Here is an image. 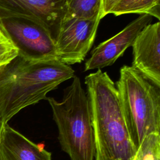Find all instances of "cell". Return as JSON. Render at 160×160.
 <instances>
[{"mask_svg": "<svg viewBox=\"0 0 160 160\" xmlns=\"http://www.w3.org/2000/svg\"><path fill=\"white\" fill-rule=\"evenodd\" d=\"M74 76L57 59L31 61L19 56L0 69V119L4 124L22 109L46 99L47 94Z\"/></svg>", "mask_w": 160, "mask_h": 160, "instance_id": "obj_2", "label": "cell"}, {"mask_svg": "<svg viewBox=\"0 0 160 160\" xmlns=\"http://www.w3.org/2000/svg\"><path fill=\"white\" fill-rule=\"evenodd\" d=\"M101 19H64L54 40L56 58L68 66L81 62L91 48Z\"/></svg>", "mask_w": 160, "mask_h": 160, "instance_id": "obj_6", "label": "cell"}, {"mask_svg": "<svg viewBox=\"0 0 160 160\" xmlns=\"http://www.w3.org/2000/svg\"><path fill=\"white\" fill-rule=\"evenodd\" d=\"M121 0H102V18L106 15L109 14L111 10Z\"/></svg>", "mask_w": 160, "mask_h": 160, "instance_id": "obj_15", "label": "cell"}, {"mask_svg": "<svg viewBox=\"0 0 160 160\" xmlns=\"http://www.w3.org/2000/svg\"><path fill=\"white\" fill-rule=\"evenodd\" d=\"M0 160H1V157H0Z\"/></svg>", "mask_w": 160, "mask_h": 160, "instance_id": "obj_17", "label": "cell"}, {"mask_svg": "<svg viewBox=\"0 0 160 160\" xmlns=\"http://www.w3.org/2000/svg\"><path fill=\"white\" fill-rule=\"evenodd\" d=\"M132 47V67L160 88V22L146 26Z\"/></svg>", "mask_w": 160, "mask_h": 160, "instance_id": "obj_9", "label": "cell"}, {"mask_svg": "<svg viewBox=\"0 0 160 160\" xmlns=\"http://www.w3.org/2000/svg\"><path fill=\"white\" fill-rule=\"evenodd\" d=\"M52 109L62 150L70 160H94L95 144L89 104L77 76L65 90L61 101L46 99Z\"/></svg>", "mask_w": 160, "mask_h": 160, "instance_id": "obj_3", "label": "cell"}, {"mask_svg": "<svg viewBox=\"0 0 160 160\" xmlns=\"http://www.w3.org/2000/svg\"><path fill=\"white\" fill-rule=\"evenodd\" d=\"M0 27L18 48V56L31 61L57 59L54 40L39 21L21 15H2Z\"/></svg>", "mask_w": 160, "mask_h": 160, "instance_id": "obj_5", "label": "cell"}, {"mask_svg": "<svg viewBox=\"0 0 160 160\" xmlns=\"http://www.w3.org/2000/svg\"><path fill=\"white\" fill-rule=\"evenodd\" d=\"M1 160H52L51 152L4 124L0 137Z\"/></svg>", "mask_w": 160, "mask_h": 160, "instance_id": "obj_10", "label": "cell"}, {"mask_svg": "<svg viewBox=\"0 0 160 160\" xmlns=\"http://www.w3.org/2000/svg\"><path fill=\"white\" fill-rule=\"evenodd\" d=\"M4 123L2 122V121L0 119V137H1V132H2V127L4 126Z\"/></svg>", "mask_w": 160, "mask_h": 160, "instance_id": "obj_16", "label": "cell"}, {"mask_svg": "<svg viewBox=\"0 0 160 160\" xmlns=\"http://www.w3.org/2000/svg\"><path fill=\"white\" fill-rule=\"evenodd\" d=\"M132 160H160V134L147 135L137 148Z\"/></svg>", "mask_w": 160, "mask_h": 160, "instance_id": "obj_13", "label": "cell"}, {"mask_svg": "<svg viewBox=\"0 0 160 160\" xmlns=\"http://www.w3.org/2000/svg\"><path fill=\"white\" fill-rule=\"evenodd\" d=\"M116 86L131 139L137 149L147 135L160 134V88L126 65L121 68Z\"/></svg>", "mask_w": 160, "mask_h": 160, "instance_id": "obj_4", "label": "cell"}, {"mask_svg": "<svg viewBox=\"0 0 160 160\" xmlns=\"http://www.w3.org/2000/svg\"><path fill=\"white\" fill-rule=\"evenodd\" d=\"M93 129L94 160H132L136 148L127 126L119 92L106 72L86 76Z\"/></svg>", "mask_w": 160, "mask_h": 160, "instance_id": "obj_1", "label": "cell"}, {"mask_svg": "<svg viewBox=\"0 0 160 160\" xmlns=\"http://www.w3.org/2000/svg\"><path fill=\"white\" fill-rule=\"evenodd\" d=\"M66 13V0H0V16L21 15L39 21L55 40Z\"/></svg>", "mask_w": 160, "mask_h": 160, "instance_id": "obj_7", "label": "cell"}, {"mask_svg": "<svg viewBox=\"0 0 160 160\" xmlns=\"http://www.w3.org/2000/svg\"><path fill=\"white\" fill-rule=\"evenodd\" d=\"M19 54L16 46L0 27V69Z\"/></svg>", "mask_w": 160, "mask_h": 160, "instance_id": "obj_14", "label": "cell"}, {"mask_svg": "<svg viewBox=\"0 0 160 160\" xmlns=\"http://www.w3.org/2000/svg\"><path fill=\"white\" fill-rule=\"evenodd\" d=\"M151 21V16L141 14L117 34L99 44L92 51L91 58L85 63L84 70L100 69L112 65L132 46L138 34Z\"/></svg>", "mask_w": 160, "mask_h": 160, "instance_id": "obj_8", "label": "cell"}, {"mask_svg": "<svg viewBox=\"0 0 160 160\" xmlns=\"http://www.w3.org/2000/svg\"><path fill=\"white\" fill-rule=\"evenodd\" d=\"M66 13L64 19H102V0H66Z\"/></svg>", "mask_w": 160, "mask_h": 160, "instance_id": "obj_12", "label": "cell"}, {"mask_svg": "<svg viewBox=\"0 0 160 160\" xmlns=\"http://www.w3.org/2000/svg\"><path fill=\"white\" fill-rule=\"evenodd\" d=\"M149 14L160 19V0H121L109 14L119 16L125 14Z\"/></svg>", "mask_w": 160, "mask_h": 160, "instance_id": "obj_11", "label": "cell"}]
</instances>
